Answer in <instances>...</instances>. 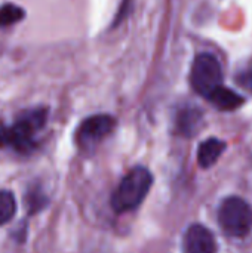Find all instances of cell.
Masks as SVG:
<instances>
[{
	"label": "cell",
	"instance_id": "obj_9",
	"mask_svg": "<svg viewBox=\"0 0 252 253\" xmlns=\"http://www.w3.org/2000/svg\"><path fill=\"white\" fill-rule=\"evenodd\" d=\"M206 99L212 105H215L218 110H221V111H233V110H238L245 102V99L239 93H236L233 89L226 87L223 84L218 86L212 93H209Z\"/></svg>",
	"mask_w": 252,
	"mask_h": 253
},
{
	"label": "cell",
	"instance_id": "obj_13",
	"mask_svg": "<svg viewBox=\"0 0 252 253\" xmlns=\"http://www.w3.org/2000/svg\"><path fill=\"white\" fill-rule=\"evenodd\" d=\"M0 147H4V136H3V130H0Z\"/></svg>",
	"mask_w": 252,
	"mask_h": 253
},
{
	"label": "cell",
	"instance_id": "obj_10",
	"mask_svg": "<svg viewBox=\"0 0 252 253\" xmlns=\"http://www.w3.org/2000/svg\"><path fill=\"white\" fill-rule=\"evenodd\" d=\"M25 18V10L13 3H4L0 6V28L13 25Z\"/></svg>",
	"mask_w": 252,
	"mask_h": 253
},
{
	"label": "cell",
	"instance_id": "obj_1",
	"mask_svg": "<svg viewBox=\"0 0 252 253\" xmlns=\"http://www.w3.org/2000/svg\"><path fill=\"white\" fill-rule=\"evenodd\" d=\"M153 184V175L149 169L137 166L131 169L120 181L111 196V209L116 213H125L137 209L146 196L149 194Z\"/></svg>",
	"mask_w": 252,
	"mask_h": 253
},
{
	"label": "cell",
	"instance_id": "obj_4",
	"mask_svg": "<svg viewBox=\"0 0 252 253\" xmlns=\"http://www.w3.org/2000/svg\"><path fill=\"white\" fill-rule=\"evenodd\" d=\"M190 84L195 92L205 98L223 84V68L215 55L203 52L195 58L190 71Z\"/></svg>",
	"mask_w": 252,
	"mask_h": 253
},
{
	"label": "cell",
	"instance_id": "obj_5",
	"mask_svg": "<svg viewBox=\"0 0 252 253\" xmlns=\"http://www.w3.org/2000/svg\"><path fill=\"white\" fill-rule=\"evenodd\" d=\"M116 127V120L108 114H95L85 119L76 130V144L82 151H92Z\"/></svg>",
	"mask_w": 252,
	"mask_h": 253
},
{
	"label": "cell",
	"instance_id": "obj_3",
	"mask_svg": "<svg viewBox=\"0 0 252 253\" xmlns=\"http://www.w3.org/2000/svg\"><path fill=\"white\" fill-rule=\"evenodd\" d=\"M218 224L224 234L242 239L252 230V208L241 197H229L218 208Z\"/></svg>",
	"mask_w": 252,
	"mask_h": 253
},
{
	"label": "cell",
	"instance_id": "obj_6",
	"mask_svg": "<svg viewBox=\"0 0 252 253\" xmlns=\"http://www.w3.org/2000/svg\"><path fill=\"white\" fill-rule=\"evenodd\" d=\"M181 251L183 253H217V243L206 227L195 224L184 233Z\"/></svg>",
	"mask_w": 252,
	"mask_h": 253
},
{
	"label": "cell",
	"instance_id": "obj_7",
	"mask_svg": "<svg viewBox=\"0 0 252 253\" xmlns=\"http://www.w3.org/2000/svg\"><path fill=\"white\" fill-rule=\"evenodd\" d=\"M201 125H202V111L195 107L181 108L175 117V127L180 132V135L186 138L196 135Z\"/></svg>",
	"mask_w": 252,
	"mask_h": 253
},
{
	"label": "cell",
	"instance_id": "obj_12",
	"mask_svg": "<svg viewBox=\"0 0 252 253\" xmlns=\"http://www.w3.org/2000/svg\"><path fill=\"white\" fill-rule=\"evenodd\" d=\"M235 80L241 87H244L248 92H252V70H247V71L239 73Z\"/></svg>",
	"mask_w": 252,
	"mask_h": 253
},
{
	"label": "cell",
	"instance_id": "obj_2",
	"mask_svg": "<svg viewBox=\"0 0 252 253\" xmlns=\"http://www.w3.org/2000/svg\"><path fill=\"white\" fill-rule=\"evenodd\" d=\"M46 120L48 108L45 107L24 111L10 127L3 129L4 145H10L21 153L31 151L34 147V136L45 127Z\"/></svg>",
	"mask_w": 252,
	"mask_h": 253
},
{
	"label": "cell",
	"instance_id": "obj_8",
	"mask_svg": "<svg viewBox=\"0 0 252 253\" xmlns=\"http://www.w3.org/2000/svg\"><path fill=\"white\" fill-rule=\"evenodd\" d=\"M226 142L218 138H208L198 148V163L203 169L212 168L226 150Z\"/></svg>",
	"mask_w": 252,
	"mask_h": 253
},
{
	"label": "cell",
	"instance_id": "obj_11",
	"mask_svg": "<svg viewBox=\"0 0 252 253\" xmlns=\"http://www.w3.org/2000/svg\"><path fill=\"white\" fill-rule=\"evenodd\" d=\"M16 212V200L7 190H0V225L7 224Z\"/></svg>",
	"mask_w": 252,
	"mask_h": 253
}]
</instances>
